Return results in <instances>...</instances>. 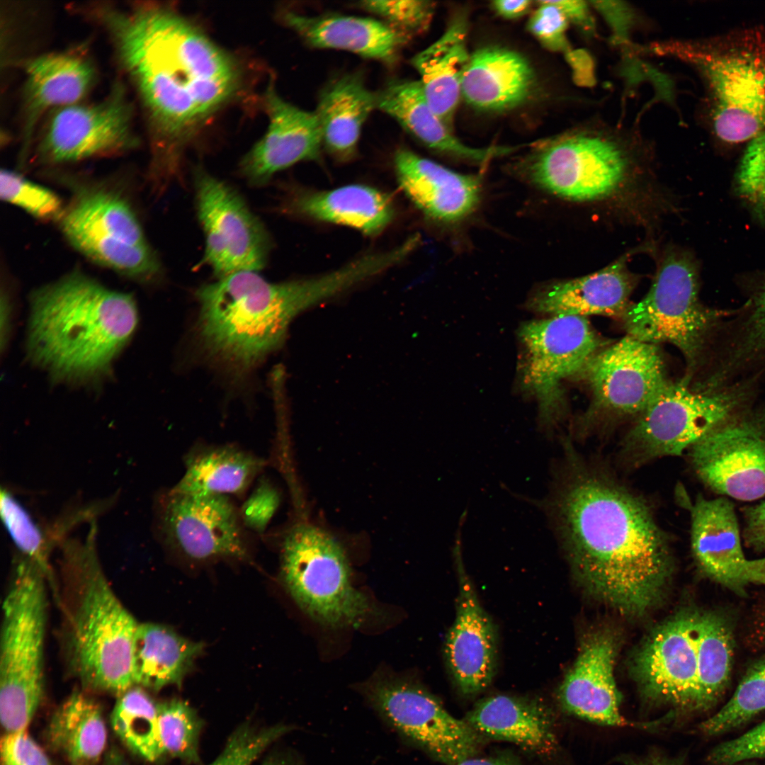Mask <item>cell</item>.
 <instances>
[{"instance_id": "6da1fadb", "label": "cell", "mask_w": 765, "mask_h": 765, "mask_svg": "<svg viewBox=\"0 0 765 765\" xmlns=\"http://www.w3.org/2000/svg\"><path fill=\"white\" fill-rule=\"evenodd\" d=\"M550 467L541 499L514 493L543 511L572 567L599 598L641 614L659 598L671 569L667 538L646 502L584 465L570 441Z\"/></svg>"}, {"instance_id": "7a4b0ae2", "label": "cell", "mask_w": 765, "mask_h": 765, "mask_svg": "<svg viewBox=\"0 0 765 765\" xmlns=\"http://www.w3.org/2000/svg\"><path fill=\"white\" fill-rule=\"evenodd\" d=\"M94 11L158 130L152 164L179 168L177 141L232 96L238 85L235 64L198 29L164 8L102 6Z\"/></svg>"}, {"instance_id": "3957f363", "label": "cell", "mask_w": 765, "mask_h": 765, "mask_svg": "<svg viewBox=\"0 0 765 765\" xmlns=\"http://www.w3.org/2000/svg\"><path fill=\"white\" fill-rule=\"evenodd\" d=\"M30 305L28 356L64 382H91L107 374L138 320L132 295L80 271L34 290Z\"/></svg>"}, {"instance_id": "277c9868", "label": "cell", "mask_w": 765, "mask_h": 765, "mask_svg": "<svg viewBox=\"0 0 765 765\" xmlns=\"http://www.w3.org/2000/svg\"><path fill=\"white\" fill-rule=\"evenodd\" d=\"M96 521L84 539L60 545L54 597L60 609V640L68 674L84 691L119 696L134 686L132 651L139 623L112 588L100 561Z\"/></svg>"}, {"instance_id": "5b68a950", "label": "cell", "mask_w": 765, "mask_h": 765, "mask_svg": "<svg viewBox=\"0 0 765 765\" xmlns=\"http://www.w3.org/2000/svg\"><path fill=\"white\" fill-rule=\"evenodd\" d=\"M346 266L324 275L273 283L257 271H240L200 287L196 295L205 347L228 364L247 368L283 341L302 310L353 286Z\"/></svg>"}, {"instance_id": "8992f818", "label": "cell", "mask_w": 765, "mask_h": 765, "mask_svg": "<svg viewBox=\"0 0 765 765\" xmlns=\"http://www.w3.org/2000/svg\"><path fill=\"white\" fill-rule=\"evenodd\" d=\"M48 579L18 554L2 602L0 719L6 732L27 730L45 693Z\"/></svg>"}, {"instance_id": "52a82bcc", "label": "cell", "mask_w": 765, "mask_h": 765, "mask_svg": "<svg viewBox=\"0 0 765 765\" xmlns=\"http://www.w3.org/2000/svg\"><path fill=\"white\" fill-rule=\"evenodd\" d=\"M679 51L708 86L721 140L750 141L765 132V34L746 28L685 44Z\"/></svg>"}, {"instance_id": "ba28073f", "label": "cell", "mask_w": 765, "mask_h": 765, "mask_svg": "<svg viewBox=\"0 0 765 765\" xmlns=\"http://www.w3.org/2000/svg\"><path fill=\"white\" fill-rule=\"evenodd\" d=\"M280 550L283 582L312 620L330 628L356 626L373 613L368 598L352 585L344 549L329 533L296 524L285 534Z\"/></svg>"}, {"instance_id": "9c48e42d", "label": "cell", "mask_w": 765, "mask_h": 765, "mask_svg": "<svg viewBox=\"0 0 765 765\" xmlns=\"http://www.w3.org/2000/svg\"><path fill=\"white\" fill-rule=\"evenodd\" d=\"M58 223L70 245L101 266L139 281L162 273L135 210L115 191L98 185L79 188Z\"/></svg>"}, {"instance_id": "30bf717a", "label": "cell", "mask_w": 765, "mask_h": 765, "mask_svg": "<svg viewBox=\"0 0 765 765\" xmlns=\"http://www.w3.org/2000/svg\"><path fill=\"white\" fill-rule=\"evenodd\" d=\"M725 314L701 302L695 266L685 255L670 251L647 293L630 305L622 317L628 335L656 345L672 344L691 370Z\"/></svg>"}, {"instance_id": "8fae6325", "label": "cell", "mask_w": 765, "mask_h": 765, "mask_svg": "<svg viewBox=\"0 0 765 765\" xmlns=\"http://www.w3.org/2000/svg\"><path fill=\"white\" fill-rule=\"evenodd\" d=\"M748 385L691 387L668 382L638 416L623 443L633 465L680 455L715 427L746 407Z\"/></svg>"}, {"instance_id": "7c38bea8", "label": "cell", "mask_w": 765, "mask_h": 765, "mask_svg": "<svg viewBox=\"0 0 765 765\" xmlns=\"http://www.w3.org/2000/svg\"><path fill=\"white\" fill-rule=\"evenodd\" d=\"M623 147L604 132H568L534 143L521 162L533 183L557 196L591 201L614 193L626 178Z\"/></svg>"}, {"instance_id": "4fadbf2b", "label": "cell", "mask_w": 765, "mask_h": 765, "mask_svg": "<svg viewBox=\"0 0 765 765\" xmlns=\"http://www.w3.org/2000/svg\"><path fill=\"white\" fill-rule=\"evenodd\" d=\"M518 337L523 383L538 401L540 428L550 435L564 416L563 382L581 376L601 341L589 320L576 316L527 322Z\"/></svg>"}, {"instance_id": "5bb4252c", "label": "cell", "mask_w": 765, "mask_h": 765, "mask_svg": "<svg viewBox=\"0 0 765 765\" xmlns=\"http://www.w3.org/2000/svg\"><path fill=\"white\" fill-rule=\"evenodd\" d=\"M361 691L402 740L443 764L455 765L477 755L482 747L484 737L466 720L453 717L433 694L411 680L378 675Z\"/></svg>"}, {"instance_id": "9a60e30c", "label": "cell", "mask_w": 765, "mask_h": 765, "mask_svg": "<svg viewBox=\"0 0 765 765\" xmlns=\"http://www.w3.org/2000/svg\"><path fill=\"white\" fill-rule=\"evenodd\" d=\"M198 220L205 247L204 262L220 278L258 271L266 264L271 240L241 195L202 168L193 173Z\"/></svg>"}, {"instance_id": "2e32d148", "label": "cell", "mask_w": 765, "mask_h": 765, "mask_svg": "<svg viewBox=\"0 0 765 765\" xmlns=\"http://www.w3.org/2000/svg\"><path fill=\"white\" fill-rule=\"evenodd\" d=\"M698 479L721 497H765V408H743L689 449Z\"/></svg>"}, {"instance_id": "e0dca14e", "label": "cell", "mask_w": 765, "mask_h": 765, "mask_svg": "<svg viewBox=\"0 0 765 765\" xmlns=\"http://www.w3.org/2000/svg\"><path fill=\"white\" fill-rule=\"evenodd\" d=\"M132 117L119 84L101 102L54 109L37 143L36 161L55 166L128 152L139 143Z\"/></svg>"}, {"instance_id": "ac0fdd59", "label": "cell", "mask_w": 765, "mask_h": 765, "mask_svg": "<svg viewBox=\"0 0 765 765\" xmlns=\"http://www.w3.org/2000/svg\"><path fill=\"white\" fill-rule=\"evenodd\" d=\"M158 528L168 546L195 561L249 556L239 510L228 496L169 490L159 502Z\"/></svg>"}, {"instance_id": "d6986e66", "label": "cell", "mask_w": 765, "mask_h": 765, "mask_svg": "<svg viewBox=\"0 0 765 765\" xmlns=\"http://www.w3.org/2000/svg\"><path fill=\"white\" fill-rule=\"evenodd\" d=\"M699 611L682 612L659 626L636 655L635 676L647 699L698 711Z\"/></svg>"}, {"instance_id": "ffe728a7", "label": "cell", "mask_w": 765, "mask_h": 765, "mask_svg": "<svg viewBox=\"0 0 765 765\" xmlns=\"http://www.w3.org/2000/svg\"><path fill=\"white\" fill-rule=\"evenodd\" d=\"M581 377L594 409L616 416H639L669 382L657 345L630 335L600 349Z\"/></svg>"}, {"instance_id": "44dd1931", "label": "cell", "mask_w": 765, "mask_h": 765, "mask_svg": "<svg viewBox=\"0 0 765 765\" xmlns=\"http://www.w3.org/2000/svg\"><path fill=\"white\" fill-rule=\"evenodd\" d=\"M459 520L452 552L458 579L455 620L445 642V655L458 691L473 696L492 682L497 668V640L494 625L480 603L463 558Z\"/></svg>"}, {"instance_id": "7402d4cb", "label": "cell", "mask_w": 765, "mask_h": 765, "mask_svg": "<svg viewBox=\"0 0 765 765\" xmlns=\"http://www.w3.org/2000/svg\"><path fill=\"white\" fill-rule=\"evenodd\" d=\"M691 512V550L705 574L740 596L750 584L765 586V557H746L735 506L727 497H698Z\"/></svg>"}, {"instance_id": "603a6c76", "label": "cell", "mask_w": 765, "mask_h": 765, "mask_svg": "<svg viewBox=\"0 0 765 765\" xmlns=\"http://www.w3.org/2000/svg\"><path fill=\"white\" fill-rule=\"evenodd\" d=\"M269 118L266 134L239 165L240 175L251 185L266 184L277 172L299 162L317 159L322 133L314 112L285 101L270 86L265 96Z\"/></svg>"}, {"instance_id": "cb8c5ba5", "label": "cell", "mask_w": 765, "mask_h": 765, "mask_svg": "<svg viewBox=\"0 0 765 765\" xmlns=\"http://www.w3.org/2000/svg\"><path fill=\"white\" fill-rule=\"evenodd\" d=\"M616 652L614 637L607 632L589 635L558 690V698L569 713L607 726L651 727L622 716L620 696L613 677Z\"/></svg>"}, {"instance_id": "d4e9b609", "label": "cell", "mask_w": 765, "mask_h": 765, "mask_svg": "<svg viewBox=\"0 0 765 765\" xmlns=\"http://www.w3.org/2000/svg\"><path fill=\"white\" fill-rule=\"evenodd\" d=\"M394 164L401 188L433 220L459 221L479 202L481 182L475 175L457 173L406 148L397 150Z\"/></svg>"}, {"instance_id": "484cf974", "label": "cell", "mask_w": 765, "mask_h": 765, "mask_svg": "<svg viewBox=\"0 0 765 765\" xmlns=\"http://www.w3.org/2000/svg\"><path fill=\"white\" fill-rule=\"evenodd\" d=\"M24 126L21 163L26 164L33 130L47 110L79 103L96 79L91 62L72 53H50L24 62Z\"/></svg>"}, {"instance_id": "4316f807", "label": "cell", "mask_w": 765, "mask_h": 765, "mask_svg": "<svg viewBox=\"0 0 765 765\" xmlns=\"http://www.w3.org/2000/svg\"><path fill=\"white\" fill-rule=\"evenodd\" d=\"M634 280L622 257L591 274L540 289L528 300V307L550 317H622L630 305Z\"/></svg>"}, {"instance_id": "83f0119b", "label": "cell", "mask_w": 765, "mask_h": 765, "mask_svg": "<svg viewBox=\"0 0 765 765\" xmlns=\"http://www.w3.org/2000/svg\"><path fill=\"white\" fill-rule=\"evenodd\" d=\"M375 95L376 108L389 115L415 139L437 152L484 164L515 149L501 146L475 148L463 143L431 108L419 80L391 79Z\"/></svg>"}, {"instance_id": "f1b7e54d", "label": "cell", "mask_w": 765, "mask_h": 765, "mask_svg": "<svg viewBox=\"0 0 765 765\" xmlns=\"http://www.w3.org/2000/svg\"><path fill=\"white\" fill-rule=\"evenodd\" d=\"M482 737L514 743L541 756L557 748L554 718L538 698L495 695L480 701L465 720Z\"/></svg>"}, {"instance_id": "f546056e", "label": "cell", "mask_w": 765, "mask_h": 765, "mask_svg": "<svg viewBox=\"0 0 765 765\" xmlns=\"http://www.w3.org/2000/svg\"><path fill=\"white\" fill-rule=\"evenodd\" d=\"M284 23L312 47L348 51L386 64L395 63L406 37L380 20L352 16H308L283 13Z\"/></svg>"}, {"instance_id": "4dcf8cb0", "label": "cell", "mask_w": 765, "mask_h": 765, "mask_svg": "<svg viewBox=\"0 0 765 765\" xmlns=\"http://www.w3.org/2000/svg\"><path fill=\"white\" fill-rule=\"evenodd\" d=\"M536 86L534 72L525 57L504 47L488 46L471 54L461 93L474 108L502 111L526 102Z\"/></svg>"}, {"instance_id": "1f68e13d", "label": "cell", "mask_w": 765, "mask_h": 765, "mask_svg": "<svg viewBox=\"0 0 765 765\" xmlns=\"http://www.w3.org/2000/svg\"><path fill=\"white\" fill-rule=\"evenodd\" d=\"M467 30L465 16L458 15L437 40L412 60L429 105L451 131L471 55Z\"/></svg>"}, {"instance_id": "d6a6232c", "label": "cell", "mask_w": 765, "mask_h": 765, "mask_svg": "<svg viewBox=\"0 0 765 765\" xmlns=\"http://www.w3.org/2000/svg\"><path fill=\"white\" fill-rule=\"evenodd\" d=\"M375 108V92L366 87L360 74L342 75L324 87L314 113L323 145L334 159L347 162L353 157L362 127Z\"/></svg>"}, {"instance_id": "836d02e7", "label": "cell", "mask_w": 765, "mask_h": 765, "mask_svg": "<svg viewBox=\"0 0 765 765\" xmlns=\"http://www.w3.org/2000/svg\"><path fill=\"white\" fill-rule=\"evenodd\" d=\"M286 205L288 210L295 214L350 227L367 235L381 232L390 223L395 212L387 194L359 184L298 193Z\"/></svg>"}, {"instance_id": "e575fe53", "label": "cell", "mask_w": 765, "mask_h": 765, "mask_svg": "<svg viewBox=\"0 0 765 765\" xmlns=\"http://www.w3.org/2000/svg\"><path fill=\"white\" fill-rule=\"evenodd\" d=\"M265 464L263 459L232 445L198 446L186 455L185 472L170 490L187 494H241Z\"/></svg>"}, {"instance_id": "d590c367", "label": "cell", "mask_w": 765, "mask_h": 765, "mask_svg": "<svg viewBox=\"0 0 765 765\" xmlns=\"http://www.w3.org/2000/svg\"><path fill=\"white\" fill-rule=\"evenodd\" d=\"M203 645L186 640L164 625L138 623L132 644V677L135 686L158 691L180 685Z\"/></svg>"}, {"instance_id": "8d00e7d4", "label": "cell", "mask_w": 765, "mask_h": 765, "mask_svg": "<svg viewBox=\"0 0 765 765\" xmlns=\"http://www.w3.org/2000/svg\"><path fill=\"white\" fill-rule=\"evenodd\" d=\"M47 739L70 765H94L103 752L107 732L99 704L84 691H74L57 708Z\"/></svg>"}, {"instance_id": "74e56055", "label": "cell", "mask_w": 765, "mask_h": 765, "mask_svg": "<svg viewBox=\"0 0 765 765\" xmlns=\"http://www.w3.org/2000/svg\"><path fill=\"white\" fill-rule=\"evenodd\" d=\"M700 674L698 711L707 710L728 686L733 659V636L727 620L712 611H699Z\"/></svg>"}, {"instance_id": "f35d334b", "label": "cell", "mask_w": 765, "mask_h": 765, "mask_svg": "<svg viewBox=\"0 0 765 765\" xmlns=\"http://www.w3.org/2000/svg\"><path fill=\"white\" fill-rule=\"evenodd\" d=\"M0 512L3 523L18 553L35 563L45 574L52 594L57 577L50 563L52 550L67 538L68 528L60 518L49 526L36 521L28 510L7 489L2 488Z\"/></svg>"}, {"instance_id": "ab89813d", "label": "cell", "mask_w": 765, "mask_h": 765, "mask_svg": "<svg viewBox=\"0 0 765 765\" xmlns=\"http://www.w3.org/2000/svg\"><path fill=\"white\" fill-rule=\"evenodd\" d=\"M110 721L115 732L134 753L152 762L164 755L159 732L158 703L144 688L134 686L118 696Z\"/></svg>"}, {"instance_id": "60d3db41", "label": "cell", "mask_w": 765, "mask_h": 765, "mask_svg": "<svg viewBox=\"0 0 765 765\" xmlns=\"http://www.w3.org/2000/svg\"><path fill=\"white\" fill-rule=\"evenodd\" d=\"M765 710V658L747 671L730 699L702 722L699 730L708 736L735 729Z\"/></svg>"}, {"instance_id": "b9f144b4", "label": "cell", "mask_w": 765, "mask_h": 765, "mask_svg": "<svg viewBox=\"0 0 765 765\" xmlns=\"http://www.w3.org/2000/svg\"><path fill=\"white\" fill-rule=\"evenodd\" d=\"M158 724L162 749L187 762L198 761V737L202 724L186 703L172 700L158 703Z\"/></svg>"}, {"instance_id": "7bdbcfd3", "label": "cell", "mask_w": 765, "mask_h": 765, "mask_svg": "<svg viewBox=\"0 0 765 765\" xmlns=\"http://www.w3.org/2000/svg\"><path fill=\"white\" fill-rule=\"evenodd\" d=\"M0 197L41 221L59 222L66 206L50 189L6 169L0 173Z\"/></svg>"}, {"instance_id": "ee69618b", "label": "cell", "mask_w": 765, "mask_h": 765, "mask_svg": "<svg viewBox=\"0 0 765 765\" xmlns=\"http://www.w3.org/2000/svg\"><path fill=\"white\" fill-rule=\"evenodd\" d=\"M721 371L726 374L740 366L765 361V283L754 298L741 323L734 343L727 351Z\"/></svg>"}, {"instance_id": "f6af8a7d", "label": "cell", "mask_w": 765, "mask_h": 765, "mask_svg": "<svg viewBox=\"0 0 765 765\" xmlns=\"http://www.w3.org/2000/svg\"><path fill=\"white\" fill-rule=\"evenodd\" d=\"M357 6L375 16L407 39L430 26L436 3L421 0L361 1Z\"/></svg>"}, {"instance_id": "bcb514c9", "label": "cell", "mask_w": 765, "mask_h": 765, "mask_svg": "<svg viewBox=\"0 0 765 765\" xmlns=\"http://www.w3.org/2000/svg\"><path fill=\"white\" fill-rule=\"evenodd\" d=\"M739 194L765 220V132L752 139L737 174Z\"/></svg>"}, {"instance_id": "7dc6e473", "label": "cell", "mask_w": 765, "mask_h": 765, "mask_svg": "<svg viewBox=\"0 0 765 765\" xmlns=\"http://www.w3.org/2000/svg\"><path fill=\"white\" fill-rule=\"evenodd\" d=\"M289 730L285 725L261 730L249 725L242 726L233 733L221 754L209 765H251L270 744Z\"/></svg>"}, {"instance_id": "c3c4849f", "label": "cell", "mask_w": 765, "mask_h": 765, "mask_svg": "<svg viewBox=\"0 0 765 765\" xmlns=\"http://www.w3.org/2000/svg\"><path fill=\"white\" fill-rule=\"evenodd\" d=\"M538 8L531 16L528 31L551 51H569L565 36L568 20L552 1H537Z\"/></svg>"}, {"instance_id": "681fc988", "label": "cell", "mask_w": 765, "mask_h": 765, "mask_svg": "<svg viewBox=\"0 0 765 765\" xmlns=\"http://www.w3.org/2000/svg\"><path fill=\"white\" fill-rule=\"evenodd\" d=\"M765 758V721L743 735L715 746L708 759L713 765H734Z\"/></svg>"}, {"instance_id": "f907efd6", "label": "cell", "mask_w": 765, "mask_h": 765, "mask_svg": "<svg viewBox=\"0 0 765 765\" xmlns=\"http://www.w3.org/2000/svg\"><path fill=\"white\" fill-rule=\"evenodd\" d=\"M279 504L277 489L266 480L260 482L239 510L244 527L256 533H264Z\"/></svg>"}, {"instance_id": "816d5d0a", "label": "cell", "mask_w": 765, "mask_h": 765, "mask_svg": "<svg viewBox=\"0 0 765 765\" xmlns=\"http://www.w3.org/2000/svg\"><path fill=\"white\" fill-rule=\"evenodd\" d=\"M2 765H52L27 730L6 732L1 740Z\"/></svg>"}, {"instance_id": "f5cc1de1", "label": "cell", "mask_w": 765, "mask_h": 765, "mask_svg": "<svg viewBox=\"0 0 765 765\" xmlns=\"http://www.w3.org/2000/svg\"><path fill=\"white\" fill-rule=\"evenodd\" d=\"M742 537L747 546L756 551L765 550V500L744 509Z\"/></svg>"}, {"instance_id": "db71d44e", "label": "cell", "mask_w": 765, "mask_h": 765, "mask_svg": "<svg viewBox=\"0 0 765 765\" xmlns=\"http://www.w3.org/2000/svg\"><path fill=\"white\" fill-rule=\"evenodd\" d=\"M552 1L562 11L568 21H571L586 29L593 26L588 7L584 1L579 0Z\"/></svg>"}, {"instance_id": "11a10c76", "label": "cell", "mask_w": 765, "mask_h": 765, "mask_svg": "<svg viewBox=\"0 0 765 765\" xmlns=\"http://www.w3.org/2000/svg\"><path fill=\"white\" fill-rule=\"evenodd\" d=\"M532 4L529 0H497L492 2V6L500 16L513 19L525 15Z\"/></svg>"}, {"instance_id": "9f6ffc18", "label": "cell", "mask_w": 765, "mask_h": 765, "mask_svg": "<svg viewBox=\"0 0 765 765\" xmlns=\"http://www.w3.org/2000/svg\"><path fill=\"white\" fill-rule=\"evenodd\" d=\"M619 761L625 765H684L679 759H672L657 754H651L645 757L622 756Z\"/></svg>"}, {"instance_id": "6f0895ef", "label": "cell", "mask_w": 765, "mask_h": 765, "mask_svg": "<svg viewBox=\"0 0 765 765\" xmlns=\"http://www.w3.org/2000/svg\"><path fill=\"white\" fill-rule=\"evenodd\" d=\"M455 765H522L516 760L505 756L467 758Z\"/></svg>"}, {"instance_id": "680465c9", "label": "cell", "mask_w": 765, "mask_h": 765, "mask_svg": "<svg viewBox=\"0 0 765 765\" xmlns=\"http://www.w3.org/2000/svg\"><path fill=\"white\" fill-rule=\"evenodd\" d=\"M263 765H285L283 762H280L278 760H270L264 763Z\"/></svg>"}, {"instance_id": "91938a15", "label": "cell", "mask_w": 765, "mask_h": 765, "mask_svg": "<svg viewBox=\"0 0 765 765\" xmlns=\"http://www.w3.org/2000/svg\"><path fill=\"white\" fill-rule=\"evenodd\" d=\"M109 765H123V764H109Z\"/></svg>"}, {"instance_id": "94428289", "label": "cell", "mask_w": 765, "mask_h": 765, "mask_svg": "<svg viewBox=\"0 0 765 765\" xmlns=\"http://www.w3.org/2000/svg\"><path fill=\"white\" fill-rule=\"evenodd\" d=\"M747 765H749V764H747Z\"/></svg>"}]
</instances>
